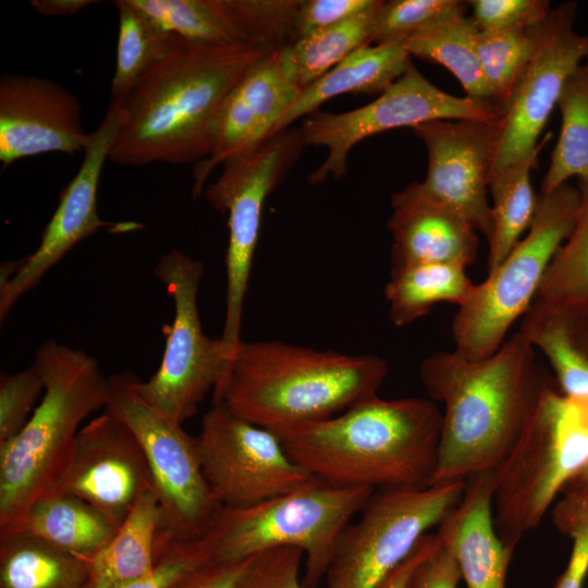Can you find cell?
Here are the masks:
<instances>
[{"instance_id": "cell-1", "label": "cell", "mask_w": 588, "mask_h": 588, "mask_svg": "<svg viewBox=\"0 0 588 588\" xmlns=\"http://www.w3.org/2000/svg\"><path fill=\"white\" fill-rule=\"evenodd\" d=\"M272 51L174 35L163 58L120 99L122 119L109 159L122 166L203 161L225 98Z\"/></svg>"}, {"instance_id": "cell-2", "label": "cell", "mask_w": 588, "mask_h": 588, "mask_svg": "<svg viewBox=\"0 0 588 588\" xmlns=\"http://www.w3.org/2000/svg\"><path fill=\"white\" fill-rule=\"evenodd\" d=\"M419 375L431 400L444 406L429 486L467 481L497 469L517 440L542 383L535 347L520 329L480 360L454 351L436 352L424 359Z\"/></svg>"}, {"instance_id": "cell-3", "label": "cell", "mask_w": 588, "mask_h": 588, "mask_svg": "<svg viewBox=\"0 0 588 588\" xmlns=\"http://www.w3.org/2000/svg\"><path fill=\"white\" fill-rule=\"evenodd\" d=\"M442 413L429 399L364 400L333 417L275 433L313 477L342 487L429 486Z\"/></svg>"}, {"instance_id": "cell-4", "label": "cell", "mask_w": 588, "mask_h": 588, "mask_svg": "<svg viewBox=\"0 0 588 588\" xmlns=\"http://www.w3.org/2000/svg\"><path fill=\"white\" fill-rule=\"evenodd\" d=\"M388 364L371 354L318 351L282 341H241L213 392L237 416L274 433L323 420L378 395Z\"/></svg>"}, {"instance_id": "cell-5", "label": "cell", "mask_w": 588, "mask_h": 588, "mask_svg": "<svg viewBox=\"0 0 588 588\" xmlns=\"http://www.w3.org/2000/svg\"><path fill=\"white\" fill-rule=\"evenodd\" d=\"M34 364L45 384L40 402L0 443V541L23 534L32 505L53 491L81 424L108 400L109 378L83 351L47 341Z\"/></svg>"}, {"instance_id": "cell-6", "label": "cell", "mask_w": 588, "mask_h": 588, "mask_svg": "<svg viewBox=\"0 0 588 588\" xmlns=\"http://www.w3.org/2000/svg\"><path fill=\"white\" fill-rule=\"evenodd\" d=\"M588 468V399L541 383L513 448L493 471V522L515 551L564 488Z\"/></svg>"}, {"instance_id": "cell-7", "label": "cell", "mask_w": 588, "mask_h": 588, "mask_svg": "<svg viewBox=\"0 0 588 588\" xmlns=\"http://www.w3.org/2000/svg\"><path fill=\"white\" fill-rule=\"evenodd\" d=\"M375 491L314 478L253 505L221 507L200 540L210 562H238L274 548H297L305 556L303 585L316 588L324 579L340 534Z\"/></svg>"}, {"instance_id": "cell-8", "label": "cell", "mask_w": 588, "mask_h": 588, "mask_svg": "<svg viewBox=\"0 0 588 588\" xmlns=\"http://www.w3.org/2000/svg\"><path fill=\"white\" fill-rule=\"evenodd\" d=\"M579 204V188L567 183L541 194L527 235L457 307L451 326L457 355L480 360L500 348L536 299L551 260L575 225Z\"/></svg>"}, {"instance_id": "cell-9", "label": "cell", "mask_w": 588, "mask_h": 588, "mask_svg": "<svg viewBox=\"0 0 588 588\" xmlns=\"http://www.w3.org/2000/svg\"><path fill=\"white\" fill-rule=\"evenodd\" d=\"M466 481L373 492L360 517L340 534L326 588H379L427 531L457 506Z\"/></svg>"}, {"instance_id": "cell-10", "label": "cell", "mask_w": 588, "mask_h": 588, "mask_svg": "<svg viewBox=\"0 0 588 588\" xmlns=\"http://www.w3.org/2000/svg\"><path fill=\"white\" fill-rule=\"evenodd\" d=\"M305 146L299 127L269 136L225 160L222 173L204 191L208 203L228 215L225 317L220 338L229 364L242 341L243 305L264 205Z\"/></svg>"}, {"instance_id": "cell-11", "label": "cell", "mask_w": 588, "mask_h": 588, "mask_svg": "<svg viewBox=\"0 0 588 588\" xmlns=\"http://www.w3.org/2000/svg\"><path fill=\"white\" fill-rule=\"evenodd\" d=\"M130 372L109 377L106 411L124 422L146 456L154 491L176 540L205 536L221 505L203 471L197 439L147 403Z\"/></svg>"}, {"instance_id": "cell-12", "label": "cell", "mask_w": 588, "mask_h": 588, "mask_svg": "<svg viewBox=\"0 0 588 588\" xmlns=\"http://www.w3.org/2000/svg\"><path fill=\"white\" fill-rule=\"evenodd\" d=\"M204 264L172 249L160 257L155 274L174 303L159 368L145 382L137 381L140 396L171 420L182 425L198 409L211 390L223 383L229 363L221 338L208 336L198 310V290Z\"/></svg>"}, {"instance_id": "cell-13", "label": "cell", "mask_w": 588, "mask_h": 588, "mask_svg": "<svg viewBox=\"0 0 588 588\" xmlns=\"http://www.w3.org/2000/svg\"><path fill=\"white\" fill-rule=\"evenodd\" d=\"M500 115L491 102L448 94L411 63L405 73L373 101L341 113L315 111L299 131L306 146L327 148L323 162L308 176L313 185L347 172V157L359 142L393 128L415 127L436 120L492 121Z\"/></svg>"}, {"instance_id": "cell-14", "label": "cell", "mask_w": 588, "mask_h": 588, "mask_svg": "<svg viewBox=\"0 0 588 588\" xmlns=\"http://www.w3.org/2000/svg\"><path fill=\"white\" fill-rule=\"evenodd\" d=\"M197 439L206 480L222 507H243L293 491L313 480L280 438L222 402L204 415Z\"/></svg>"}, {"instance_id": "cell-15", "label": "cell", "mask_w": 588, "mask_h": 588, "mask_svg": "<svg viewBox=\"0 0 588 588\" xmlns=\"http://www.w3.org/2000/svg\"><path fill=\"white\" fill-rule=\"evenodd\" d=\"M576 7L564 2L532 26V53L500 109L491 173L538 147L568 77L588 59V34L574 28Z\"/></svg>"}, {"instance_id": "cell-16", "label": "cell", "mask_w": 588, "mask_h": 588, "mask_svg": "<svg viewBox=\"0 0 588 588\" xmlns=\"http://www.w3.org/2000/svg\"><path fill=\"white\" fill-rule=\"evenodd\" d=\"M149 489L152 478L142 446L128 427L105 409L78 430L52 492L79 498L120 526Z\"/></svg>"}, {"instance_id": "cell-17", "label": "cell", "mask_w": 588, "mask_h": 588, "mask_svg": "<svg viewBox=\"0 0 588 588\" xmlns=\"http://www.w3.org/2000/svg\"><path fill=\"white\" fill-rule=\"evenodd\" d=\"M121 119V100H111L101 123L90 133L76 174L61 192L57 209L42 231L38 247L23 258L21 267L9 281L0 285L1 321L16 301L32 290L78 242L101 228L130 224L115 225L103 221L97 210L100 174L109 159Z\"/></svg>"}, {"instance_id": "cell-18", "label": "cell", "mask_w": 588, "mask_h": 588, "mask_svg": "<svg viewBox=\"0 0 588 588\" xmlns=\"http://www.w3.org/2000/svg\"><path fill=\"white\" fill-rule=\"evenodd\" d=\"M428 151V172L419 182L432 199L462 216L489 240L487 199L498 136V119L436 120L413 127Z\"/></svg>"}, {"instance_id": "cell-19", "label": "cell", "mask_w": 588, "mask_h": 588, "mask_svg": "<svg viewBox=\"0 0 588 588\" xmlns=\"http://www.w3.org/2000/svg\"><path fill=\"white\" fill-rule=\"evenodd\" d=\"M90 134L77 97L61 84L33 75L0 77V161L3 167L32 156L84 152Z\"/></svg>"}, {"instance_id": "cell-20", "label": "cell", "mask_w": 588, "mask_h": 588, "mask_svg": "<svg viewBox=\"0 0 588 588\" xmlns=\"http://www.w3.org/2000/svg\"><path fill=\"white\" fill-rule=\"evenodd\" d=\"M281 50L253 65L225 98L215 125L211 152L194 164L195 198L204 194L205 182L217 166L269 137L299 96L302 88L284 68Z\"/></svg>"}, {"instance_id": "cell-21", "label": "cell", "mask_w": 588, "mask_h": 588, "mask_svg": "<svg viewBox=\"0 0 588 588\" xmlns=\"http://www.w3.org/2000/svg\"><path fill=\"white\" fill-rule=\"evenodd\" d=\"M391 206L392 269L419 264L467 268L474 264L477 231L457 212L429 197L419 182L393 194Z\"/></svg>"}, {"instance_id": "cell-22", "label": "cell", "mask_w": 588, "mask_h": 588, "mask_svg": "<svg viewBox=\"0 0 588 588\" xmlns=\"http://www.w3.org/2000/svg\"><path fill=\"white\" fill-rule=\"evenodd\" d=\"M168 33L217 45L270 49L277 19L266 0H127Z\"/></svg>"}, {"instance_id": "cell-23", "label": "cell", "mask_w": 588, "mask_h": 588, "mask_svg": "<svg viewBox=\"0 0 588 588\" xmlns=\"http://www.w3.org/2000/svg\"><path fill=\"white\" fill-rule=\"evenodd\" d=\"M493 471L479 474L466 481L460 503L437 531L455 558L466 588H505L514 553L495 530Z\"/></svg>"}, {"instance_id": "cell-24", "label": "cell", "mask_w": 588, "mask_h": 588, "mask_svg": "<svg viewBox=\"0 0 588 588\" xmlns=\"http://www.w3.org/2000/svg\"><path fill=\"white\" fill-rule=\"evenodd\" d=\"M175 541L154 489L145 491L110 542L89 560L86 588H118L146 575Z\"/></svg>"}, {"instance_id": "cell-25", "label": "cell", "mask_w": 588, "mask_h": 588, "mask_svg": "<svg viewBox=\"0 0 588 588\" xmlns=\"http://www.w3.org/2000/svg\"><path fill=\"white\" fill-rule=\"evenodd\" d=\"M411 61L402 44L362 46L303 88L270 136L289 128L294 121L317 111L323 102L336 96L380 95L405 73Z\"/></svg>"}, {"instance_id": "cell-26", "label": "cell", "mask_w": 588, "mask_h": 588, "mask_svg": "<svg viewBox=\"0 0 588 588\" xmlns=\"http://www.w3.org/2000/svg\"><path fill=\"white\" fill-rule=\"evenodd\" d=\"M119 525L84 500L52 492L29 509L23 534L62 552L90 560L114 537Z\"/></svg>"}, {"instance_id": "cell-27", "label": "cell", "mask_w": 588, "mask_h": 588, "mask_svg": "<svg viewBox=\"0 0 588 588\" xmlns=\"http://www.w3.org/2000/svg\"><path fill=\"white\" fill-rule=\"evenodd\" d=\"M549 138L550 134L532 152L490 174L492 232L488 240V273L509 256L532 223L538 200L530 183V172Z\"/></svg>"}, {"instance_id": "cell-28", "label": "cell", "mask_w": 588, "mask_h": 588, "mask_svg": "<svg viewBox=\"0 0 588 588\" xmlns=\"http://www.w3.org/2000/svg\"><path fill=\"white\" fill-rule=\"evenodd\" d=\"M474 285L466 268L452 264H419L391 269L384 290L390 321L404 327L427 315L437 304L450 303L458 307Z\"/></svg>"}, {"instance_id": "cell-29", "label": "cell", "mask_w": 588, "mask_h": 588, "mask_svg": "<svg viewBox=\"0 0 588 588\" xmlns=\"http://www.w3.org/2000/svg\"><path fill=\"white\" fill-rule=\"evenodd\" d=\"M478 30L473 17L456 14L422 27L404 39L402 45L411 57L446 68L458 79L466 97L494 105L475 49Z\"/></svg>"}, {"instance_id": "cell-30", "label": "cell", "mask_w": 588, "mask_h": 588, "mask_svg": "<svg viewBox=\"0 0 588 588\" xmlns=\"http://www.w3.org/2000/svg\"><path fill=\"white\" fill-rule=\"evenodd\" d=\"M89 560L25 534L0 541V588H86Z\"/></svg>"}, {"instance_id": "cell-31", "label": "cell", "mask_w": 588, "mask_h": 588, "mask_svg": "<svg viewBox=\"0 0 588 588\" xmlns=\"http://www.w3.org/2000/svg\"><path fill=\"white\" fill-rule=\"evenodd\" d=\"M382 1L328 28L298 38L281 50L284 68L303 89L364 45L370 44L372 22Z\"/></svg>"}, {"instance_id": "cell-32", "label": "cell", "mask_w": 588, "mask_h": 588, "mask_svg": "<svg viewBox=\"0 0 588 588\" xmlns=\"http://www.w3.org/2000/svg\"><path fill=\"white\" fill-rule=\"evenodd\" d=\"M558 107L562 117L561 131L541 194L553 192L573 176L588 183V59L568 77Z\"/></svg>"}, {"instance_id": "cell-33", "label": "cell", "mask_w": 588, "mask_h": 588, "mask_svg": "<svg viewBox=\"0 0 588 588\" xmlns=\"http://www.w3.org/2000/svg\"><path fill=\"white\" fill-rule=\"evenodd\" d=\"M575 225L551 260L536 304L569 313L588 307V183L579 182Z\"/></svg>"}, {"instance_id": "cell-34", "label": "cell", "mask_w": 588, "mask_h": 588, "mask_svg": "<svg viewBox=\"0 0 588 588\" xmlns=\"http://www.w3.org/2000/svg\"><path fill=\"white\" fill-rule=\"evenodd\" d=\"M119 12L117 62L111 100L125 97L167 53L174 38L127 0L114 2Z\"/></svg>"}, {"instance_id": "cell-35", "label": "cell", "mask_w": 588, "mask_h": 588, "mask_svg": "<svg viewBox=\"0 0 588 588\" xmlns=\"http://www.w3.org/2000/svg\"><path fill=\"white\" fill-rule=\"evenodd\" d=\"M520 330L550 362L562 393L573 399H588V356L575 344L566 313L535 303Z\"/></svg>"}, {"instance_id": "cell-36", "label": "cell", "mask_w": 588, "mask_h": 588, "mask_svg": "<svg viewBox=\"0 0 588 588\" xmlns=\"http://www.w3.org/2000/svg\"><path fill=\"white\" fill-rule=\"evenodd\" d=\"M532 26L478 30L475 36L477 57L499 112L532 53Z\"/></svg>"}, {"instance_id": "cell-37", "label": "cell", "mask_w": 588, "mask_h": 588, "mask_svg": "<svg viewBox=\"0 0 588 588\" xmlns=\"http://www.w3.org/2000/svg\"><path fill=\"white\" fill-rule=\"evenodd\" d=\"M553 504L555 529L572 541L566 567L554 588H584L588 576V477L577 476Z\"/></svg>"}, {"instance_id": "cell-38", "label": "cell", "mask_w": 588, "mask_h": 588, "mask_svg": "<svg viewBox=\"0 0 588 588\" xmlns=\"http://www.w3.org/2000/svg\"><path fill=\"white\" fill-rule=\"evenodd\" d=\"M460 0L382 1L372 22L371 45L402 44L422 27L448 16L465 14Z\"/></svg>"}, {"instance_id": "cell-39", "label": "cell", "mask_w": 588, "mask_h": 588, "mask_svg": "<svg viewBox=\"0 0 588 588\" xmlns=\"http://www.w3.org/2000/svg\"><path fill=\"white\" fill-rule=\"evenodd\" d=\"M45 384L35 364L0 376V443L14 438L35 411Z\"/></svg>"}, {"instance_id": "cell-40", "label": "cell", "mask_w": 588, "mask_h": 588, "mask_svg": "<svg viewBox=\"0 0 588 588\" xmlns=\"http://www.w3.org/2000/svg\"><path fill=\"white\" fill-rule=\"evenodd\" d=\"M304 553L292 547L255 555L236 588H305L301 576Z\"/></svg>"}, {"instance_id": "cell-41", "label": "cell", "mask_w": 588, "mask_h": 588, "mask_svg": "<svg viewBox=\"0 0 588 588\" xmlns=\"http://www.w3.org/2000/svg\"><path fill=\"white\" fill-rule=\"evenodd\" d=\"M469 3L479 30L532 26L551 10L546 0H473Z\"/></svg>"}, {"instance_id": "cell-42", "label": "cell", "mask_w": 588, "mask_h": 588, "mask_svg": "<svg viewBox=\"0 0 588 588\" xmlns=\"http://www.w3.org/2000/svg\"><path fill=\"white\" fill-rule=\"evenodd\" d=\"M211 563L200 539L173 543L146 575L118 588H171L192 571Z\"/></svg>"}, {"instance_id": "cell-43", "label": "cell", "mask_w": 588, "mask_h": 588, "mask_svg": "<svg viewBox=\"0 0 588 588\" xmlns=\"http://www.w3.org/2000/svg\"><path fill=\"white\" fill-rule=\"evenodd\" d=\"M376 0H301L297 37L339 24L370 8ZM297 38V39H298Z\"/></svg>"}, {"instance_id": "cell-44", "label": "cell", "mask_w": 588, "mask_h": 588, "mask_svg": "<svg viewBox=\"0 0 588 588\" xmlns=\"http://www.w3.org/2000/svg\"><path fill=\"white\" fill-rule=\"evenodd\" d=\"M437 536L433 548L414 569L407 588H457L462 579L457 563Z\"/></svg>"}, {"instance_id": "cell-45", "label": "cell", "mask_w": 588, "mask_h": 588, "mask_svg": "<svg viewBox=\"0 0 588 588\" xmlns=\"http://www.w3.org/2000/svg\"><path fill=\"white\" fill-rule=\"evenodd\" d=\"M253 558L205 564L185 575L171 588H236Z\"/></svg>"}, {"instance_id": "cell-46", "label": "cell", "mask_w": 588, "mask_h": 588, "mask_svg": "<svg viewBox=\"0 0 588 588\" xmlns=\"http://www.w3.org/2000/svg\"><path fill=\"white\" fill-rule=\"evenodd\" d=\"M437 540L436 532L425 535L415 551L383 580L379 588H407L414 569L433 548Z\"/></svg>"}, {"instance_id": "cell-47", "label": "cell", "mask_w": 588, "mask_h": 588, "mask_svg": "<svg viewBox=\"0 0 588 588\" xmlns=\"http://www.w3.org/2000/svg\"><path fill=\"white\" fill-rule=\"evenodd\" d=\"M99 3L94 0H32L35 10L47 16L72 15L91 4Z\"/></svg>"}, {"instance_id": "cell-48", "label": "cell", "mask_w": 588, "mask_h": 588, "mask_svg": "<svg viewBox=\"0 0 588 588\" xmlns=\"http://www.w3.org/2000/svg\"><path fill=\"white\" fill-rule=\"evenodd\" d=\"M580 475H585V476H588V468L585 469Z\"/></svg>"}]
</instances>
